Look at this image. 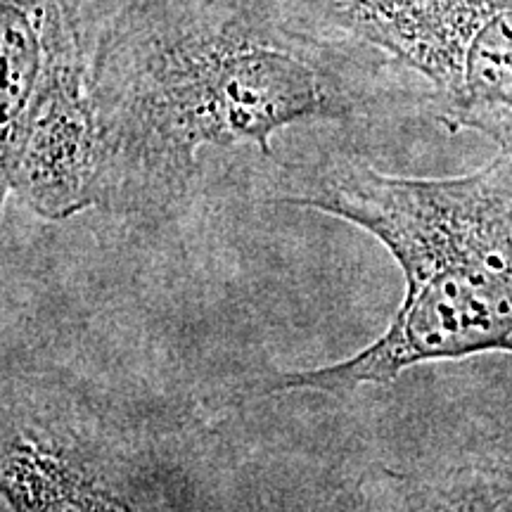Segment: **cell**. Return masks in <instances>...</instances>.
Instances as JSON below:
<instances>
[{"instance_id":"obj_1","label":"cell","mask_w":512,"mask_h":512,"mask_svg":"<svg viewBox=\"0 0 512 512\" xmlns=\"http://www.w3.org/2000/svg\"><path fill=\"white\" fill-rule=\"evenodd\" d=\"M401 72L380 50L294 27L271 0H114L95 67L100 207L162 214L207 147L271 155L280 128L368 112Z\"/></svg>"},{"instance_id":"obj_2","label":"cell","mask_w":512,"mask_h":512,"mask_svg":"<svg viewBox=\"0 0 512 512\" xmlns=\"http://www.w3.org/2000/svg\"><path fill=\"white\" fill-rule=\"evenodd\" d=\"M280 202L368 230L401 266L403 299L358 354L280 375L268 392H351L389 384L420 363L512 354V150L475 174L389 176L335 157Z\"/></svg>"},{"instance_id":"obj_3","label":"cell","mask_w":512,"mask_h":512,"mask_svg":"<svg viewBox=\"0 0 512 512\" xmlns=\"http://www.w3.org/2000/svg\"><path fill=\"white\" fill-rule=\"evenodd\" d=\"M98 48L62 43L43 57L34 91L0 140L5 195L48 221L100 207L105 128L95 95Z\"/></svg>"},{"instance_id":"obj_4","label":"cell","mask_w":512,"mask_h":512,"mask_svg":"<svg viewBox=\"0 0 512 512\" xmlns=\"http://www.w3.org/2000/svg\"><path fill=\"white\" fill-rule=\"evenodd\" d=\"M0 477L12 512H133L67 448L31 432L5 437Z\"/></svg>"},{"instance_id":"obj_5","label":"cell","mask_w":512,"mask_h":512,"mask_svg":"<svg viewBox=\"0 0 512 512\" xmlns=\"http://www.w3.org/2000/svg\"><path fill=\"white\" fill-rule=\"evenodd\" d=\"M328 512H512V489L489 472H456L441 482H420L389 470L363 477Z\"/></svg>"},{"instance_id":"obj_6","label":"cell","mask_w":512,"mask_h":512,"mask_svg":"<svg viewBox=\"0 0 512 512\" xmlns=\"http://www.w3.org/2000/svg\"><path fill=\"white\" fill-rule=\"evenodd\" d=\"M271 3H275V5H278L280 10H283V0H271Z\"/></svg>"}]
</instances>
